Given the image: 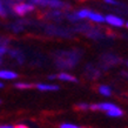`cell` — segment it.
<instances>
[{"label":"cell","mask_w":128,"mask_h":128,"mask_svg":"<svg viewBox=\"0 0 128 128\" xmlns=\"http://www.w3.org/2000/svg\"><path fill=\"white\" fill-rule=\"evenodd\" d=\"M35 6H33L32 4H26V2H18L13 6V12L18 14L19 16H26L27 13L34 11Z\"/></svg>","instance_id":"cell-1"},{"label":"cell","mask_w":128,"mask_h":128,"mask_svg":"<svg viewBox=\"0 0 128 128\" xmlns=\"http://www.w3.org/2000/svg\"><path fill=\"white\" fill-rule=\"evenodd\" d=\"M116 105H114L112 102H99V104H92L89 105V109L90 110H99V112H108L110 109H113Z\"/></svg>","instance_id":"cell-2"},{"label":"cell","mask_w":128,"mask_h":128,"mask_svg":"<svg viewBox=\"0 0 128 128\" xmlns=\"http://www.w3.org/2000/svg\"><path fill=\"white\" fill-rule=\"evenodd\" d=\"M105 22H107L110 26H114V27H122L124 25V21L122 18L118 16H114V14H108V16H105Z\"/></svg>","instance_id":"cell-3"},{"label":"cell","mask_w":128,"mask_h":128,"mask_svg":"<svg viewBox=\"0 0 128 128\" xmlns=\"http://www.w3.org/2000/svg\"><path fill=\"white\" fill-rule=\"evenodd\" d=\"M34 87L40 92H56L59 90L58 85H54V84H44V82H39V84H35Z\"/></svg>","instance_id":"cell-4"},{"label":"cell","mask_w":128,"mask_h":128,"mask_svg":"<svg viewBox=\"0 0 128 128\" xmlns=\"http://www.w3.org/2000/svg\"><path fill=\"white\" fill-rule=\"evenodd\" d=\"M18 78V73L10 70H0V79L1 80H16Z\"/></svg>","instance_id":"cell-5"},{"label":"cell","mask_w":128,"mask_h":128,"mask_svg":"<svg viewBox=\"0 0 128 128\" xmlns=\"http://www.w3.org/2000/svg\"><path fill=\"white\" fill-rule=\"evenodd\" d=\"M56 79L61 80V81H67V82H73V84H76L78 82V79L73 76L72 74L66 73V72H62V73L56 74Z\"/></svg>","instance_id":"cell-6"},{"label":"cell","mask_w":128,"mask_h":128,"mask_svg":"<svg viewBox=\"0 0 128 128\" xmlns=\"http://www.w3.org/2000/svg\"><path fill=\"white\" fill-rule=\"evenodd\" d=\"M87 19H89L90 21H93V22H95V24L105 22V16H102V14H100V13H98V12H92L90 11V13H89V16H88Z\"/></svg>","instance_id":"cell-7"},{"label":"cell","mask_w":128,"mask_h":128,"mask_svg":"<svg viewBox=\"0 0 128 128\" xmlns=\"http://www.w3.org/2000/svg\"><path fill=\"white\" fill-rule=\"evenodd\" d=\"M106 114H107L108 116H110V118H121L122 115H124V110H122L120 107L115 106L114 108L110 109V110H108Z\"/></svg>","instance_id":"cell-8"},{"label":"cell","mask_w":128,"mask_h":128,"mask_svg":"<svg viewBox=\"0 0 128 128\" xmlns=\"http://www.w3.org/2000/svg\"><path fill=\"white\" fill-rule=\"evenodd\" d=\"M48 7L54 8V10H59V8L66 7V4L62 0H48Z\"/></svg>","instance_id":"cell-9"},{"label":"cell","mask_w":128,"mask_h":128,"mask_svg":"<svg viewBox=\"0 0 128 128\" xmlns=\"http://www.w3.org/2000/svg\"><path fill=\"white\" fill-rule=\"evenodd\" d=\"M98 90H99V93H100L101 95H104V96H110V95H112V88L107 85L99 86Z\"/></svg>","instance_id":"cell-10"},{"label":"cell","mask_w":128,"mask_h":128,"mask_svg":"<svg viewBox=\"0 0 128 128\" xmlns=\"http://www.w3.org/2000/svg\"><path fill=\"white\" fill-rule=\"evenodd\" d=\"M14 87L18 89H30L33 87V85L30 84V82H16Z\"/></svg>","instance_id":"cell-11"},{"label":"cell","mask_w":128,"mask_h":128,"mask_svg":"<svg viewBox=\"0 0 128 128\" xmlns=\"http://www.w3.org/2000/svg\"><path fill=\"white\" fill-rule=\"evenodd\" d=\"M89 13H90V11H89V10H87V8H82V10L78 11L76 16H78L79 19H86V18H88Z\"/></svg>","instance_id":"cell-12"},{"label":"cell","mask_w":128,"mask_h":128,"mask_svg":"<svg viewBox=\"0 0 128 128\" xmlns=\"http://www.w3.org/2000/svg\"><path fill=\"white\" fill-rule=\"evenodd\" d=\"M31 4L33 6L46 7V6H48V0H31Z\"/></svg>","instance_id":"cell-13"},{"label":"cell","mask_w":128,"mask_h":128,"mask_svg":"<svg viewBox=\"0 0 128 128\" xmlns=\"http://www.w3.org/2000/svg\"><path fill=\"white\" fill-rule=\"evenodd\" d=\"M59 128H87V127H81L79 124H70V122H64V124H60Z\"/></svg>","instance_id":"cell-14"},{"label":"cell","mask_w":128,"mask_h":128,"mask_svg":"<svg viewBox=\"0 0 128 128\" xmlns=\"http://www.w3.org/2000/svg\"><path fill=\"white\" fill-rule=\"evenodd\" d=\"M75 108L79 109V110H87V109H89V105L86 102H80L75 106Z\"/></svg>","instance_id":"cell-15"},{"label":"cell","mask_w":128,"mask_h":128,"mask_svg":"<svg viewBox=\"0 0 128 128\" xmlns=\"http://www.w3.org/2000/svg\"><path fill=\"white\" fill-rule=\"evenodd\" d=\"M6 16H7V12H6V8H5V6L2 5V2H1V0H0V16H1V18H5Z\"/></svg>","instance_id":"cell-16"},{"label":"cell","mask_w":128,"mask_h":128,"mask_svg":"<svg viewBox=\"0 0 128 128\" xmlns=\"http://www.w3.org/2000/svg\"><path fill=\"white\" fill-rule=\"evenodd\" d=\"M6 52H7V47L5 46V45H0V58H1Z\"/></svg>","instance_id":"cell-17"},{"label":"cell","mask_w":128,"mask_h":128,"mask_svg":"<svg viewBox=\"0 0 128 128\" xmlns=\"http://www.w3.org/2000/svg\"><path fill=\"white\" fill-rule=\"evenodd\" d=\"M106 4H109V5H118V1L116 0H105Z\"/></svg>","instance_id":"cell-18"},{"label":"cell","mask_w":128,"mask_h":128,"mask_svg":"<svg viewBox=\"0 0 128 128\" xmlns=\"http://www.w3.org/2000/svg\"><path fill=\"white\" fill-rule=\"evenodd\" d=\"M56 79V74H50L48 75V80H55Z\"/></svg>","instance_id":"cell-19"},{"label":"cell","mask_w":128,"mask_h":128,"mask_svg":"<svg viewBox=\"0 0 128 128\" xmlns=\"http://www.w3.org/2000/svg\"><path fill=\"white\" fill-rule=\"evenodd\" d=\"M0 128H16V127L12 126V124H2V126H0Z\"/></svg>","instance_id":"cell-20"},{"label":"cell","mask_w":128,"mask_h":128,"mask_svg":"<svg viewBox=\"0 0 128 128\" xmlns=\"http://www.w3.org/2000/svg\"><path fill=\"white\" fill-rule=\"evenodd\" d=\"M16 128H30V127H27L26 124H18V126H16Z\"/></svg>","instance_id":"cell-21"},{"label":"cell","mask_w":128,"mask_h":128,"mask_svg":"<svg viewBox=\"0 0 128 128\" xmlns=\"http://www.w3.org/2000/svg\"><path fill=\"white\" fill-rule=\"evenodd\" d=\"M4 87H5L4 82H1V81H0V89H1V88H4Z\"/></svg>","instance_id":"cell-22"},{"label":"cell","mask_w":128,"mask_h":128,"mask_svg":"<svg viewBox=\"0 0 128 128\" xmlns=\"http://www.w3.org/2000/svg\"><path fill=\"white\" fill-rule=\"evenodd\" d=\"M126 27L128 28V21H127V22H126Z\"/></svg>","instance_id":"cell-23"},{"label":"cell","mask_w":128,"mask_h":128,"mask_svg":"<svg viewBox=\"0 0 128 128\" xmlns=\"http://www.w3.org/2000/svg\"><path fill=\"white\" fill-rule=\"evenodd\" d=\"M1 62H2V60H1V58H0V64H1Z\"/></svg>","instance_id":"cell-24"},{"label":"cell","mask_w":128,"mask_h":128,"mask_svg":"<svg viewBox=\"0 0 128 128\" xmlns=\"http://www.w3.org/2000/svg\"><path fill=\"white\" fill-rule=\"evenodd\" d=\"M1 102H2V101H1V100H0V104H1Z\"/></svg>","instance_id":"cell-25"},{"label":"cell","mask_w":128,"mask_h":128,"mask_svg":"<svg viewBox=\"0 0 128 128\" xmlns=\"http://www.w3.org/2000/svg\"><path fill=\"white\" fill-rule=\"evenodd\" d=\"M127 66H128V62H127Z\"/></svg>","instance_id":"cell-26"}]
</instances>
